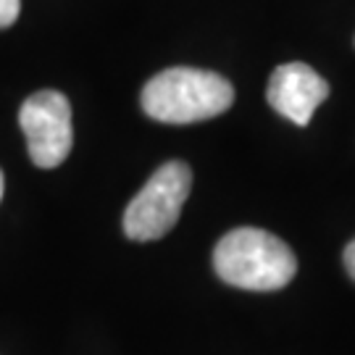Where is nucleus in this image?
<instances>
[{
  "label": "nucleus",
  "mask_w": 355,
  "mask_h": 355,
  "mask_svg": "<svg viewBox=\"0 0 355 355\" xmlns=\"http://www.w3.org/2000/svg\"><path fill=\"white\" fill-rule=\"evenodd\" d=\"M218 279L253 292H274L287 287L297 271L290 245L263 229L242 227L224 234L214 250Z\"/></svg>",
  "instance_id": "1"
},
{
  "label": "nucleus",
  "mask_w": 355,
  "mask_h": 355,
  "mask_svg": "<svg viewBox=\"0 0 355 355\" xmlns=\"http://www.w3.org/2000/svg\"><path fill=\"white\" fill-rule=\"evenodd\" d=\"M142 111L164 124H195L229 111L234 87L216 71L174 66L155 74L142 89Z\"/></svg>",
  "instance_id": "2"
},
{
  "label": "nucleus",
  "mask_w": 355,
  "mask_h": 355,
  "mask_svg": "<svg viewBox=\"0 0 355 355\" xmlns=\"http://www.w3.org/2000/svg\"><path fill=\"white\" fill-rule=\"evenodd\" d=\"M190 187L192 171L184 161L161 166L124 211V232L129 240L150 242L166 237L179 221Z\"/></svg>",
  "instance_id": "3"
},
{
  "label": "nucleus",
  "mask_w": 355,
  "mask_h": 355,
  "mask_svg": "<svg viewBox=\"0 0 355 355\" xmlns=\"http://www.w3.org/2000/svg\"><path fill=\"white\" fill-rule=\"evenodd\" d=\"M19 124L35 166L55 168L69 158L74 145L71 103L58 89H40L29 95L19 111Z\"/></svg>",
  "instance_id": "4"
},
{
  "label": "nucleus",
  "mask_w": 355,
  "mask_h": 355,
  "mask_svg": "<svg viewBox=\"0 0 355 355\" xmlns=\"http://www.w3.org/2000/svg\"><path fill=\"white\" fill-rule=\"evenodd\" d=\"M327 98H329L327 79L305 64H282L268 79L266 101L277 114L290 119L297 127H305L313 119V111Z\"/></svg>",
  "instance_id": "5"
},
{
  "label": "nucleus",
  "mask_w": 355,
  "mask_h": 355,
  "mask_svg": "<svg viewBox=\"0 0 355 355\" xmlns=\"http://www.w3.org/2000/svg\"><path fill=\"white\" fill-rule=\"evenodd\" d=\"M21 13V0H0V29L11 26Z\"/></svg>",
  "instance_id": "6"
},
{
  "label": "nucleus",
  "mask_w": 355,
  "mask_h": 355,
  "mask_svg": "<svg viewBox=\"0 0 355 355\" xmlns=\"http://www.w3.org/2000/svg\"><path fill=\"white\" fill-rule=\"evenodd\" d=\"M345 268H347V274H350V279L355 282V240L345 248Z\"/></svg>",
  "instance_id": "7"
},
{
  "label": "nucleus",
  "mask_w": 355,
  "mask_h": 355,
  "mask_svg": "<svg viewBox=\"0 0 355 355\" xmlns=\"http://www.w3.org/2000/svg\"><path fill=\"white\" fill-rule=\"evenodd\" d=\"M3 187H6V182H3V171H0V198H3Z\"/></svg>",
  "instance_id": "8"
}]
</instances>
